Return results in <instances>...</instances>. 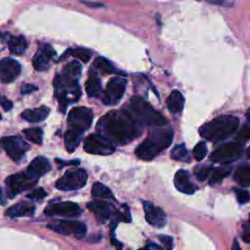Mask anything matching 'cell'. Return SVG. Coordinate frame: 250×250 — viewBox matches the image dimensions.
<instances>
[{
  "instance_id": "ba28073f",
  "label": "cell",
  "mask_w": 250,
  "mask_h": 250,
  "mask_svg": "<svg viewBox=\"0 0 250 250\" xmlns=\"http://www.w3.org/2000/svg\"><path fill=\"white\" fill-rule=\"evenodd\" d=\"M83 147L86 152L97 155H109L115 150L114 144L101 134L88 136L84 141Z\"/></svg>"
},
{
  "instance_id": "f907efd6",
  "label": "cell",
  "mask_w": 250,
  "mask_h": 250,
  "mask_svg": "<svg viewBox=\"0 0 250 250\" xmlns=\"http://www.w3.org/2000/svg\"><path fill=\"white\" fill-rule=\"evenodd\" d=\"M235 248H237V249H239V248H240V247H239V245H237L236 240L234 241V243H233V245H232V249H235Z\"/></svg>"
},
{
  "instance_id": "f35d334b",
  "label": "cell",
  "mask_w": 250,
  "mask_h": 250,
  "mask_svg": "<svg viewBox=\"0 0 250 250\" xmlns=\"http://www.w3.org/2000/svg\"><path fill=\"white\" fill-rule=\"evenodd\" d=\"M47 195V192L42 188H38L33 189L31 192L27 193L26 197L30 198V199H34V200H39L44 198Z\"/></svg>"
},
{
  "instance_id": "2e32d148",
  "label": "cell",
  "mask_w": 250,
  "mask_h": 250,
  "mask_svg": "<svg viewBox=\"0 0 250 250\" xmlns=\"http://www.w3.org/2000/svg\"><path fill=\"white\" fill-rule=\"evenodd\" d=\"M21 64L14 59L4 58L0 62V78L2 83H11L20 75Z\"/></svg>"
},
{
  "instance_id": "4316f807",
  "label": "cell",
  "mask_w": 250,
  "mask_h": 250,
  "mask_svg": "<svg viewBox=\"0 0 250 250\" xmlns=\"http://www.w3.org/2000/svg\"><path fill=\"white\" fill-rule=\"evenodd\" d=\"M93 67L98 69L99 71H101L102 73H104V74H112V73H122V72H119L113 65L112 63L106 60L105 58L104 57H98L95 61H94V63H93ZM124 74V73H122Z\"/></svg>"
},
{
  "instance_id": "d590c367",
  "label": "cell",
  "mask_w": 250,
  "mask_h": 250,
  "mask_svg": "<svg viewBox=\"0 0 250 250\" xmlns=\"http://www.w3.org/2000/svg\"><path fill=\"white\" fill-rule=\"evenodd\" d=\"M207 154V146L205 142H199L193 148V156L197 161L202 160Z\"/></svg>"
},
{
  "instance_id": "74e56055",
  "label": "cell",
  "mask_w": 250,
  "mask_h": 250,
  "mask_svg": "<svg viewBox=\"0 0 250 250\" xmlns=\"http://www.w3.org/2000/svg\"><path fill=\"white\" fill-rule=\"evenodd\" d=\"M250 138V126H246V124L241 128V130L238 132L236 136V141L243 144L244 142L248 141Z\"/></svg>"
},
{
  "instance_id": "30bf717a",
  "label": "cell",
  "mask_w": 250,
  "mask_h": 250,
  "mask_svg": "<svg viewBox=\"0 0 250 250\" xmlns=\"http://www.w3.org/2000/svg\"><path fill=\"white\" fill-rule=\"evenodd\" d=\"M127 81L121 76L112 77L106 84L103 95L102 101L106 105L116 104L123 97L126 90Z\"/></svg>"
},
{
  "instance_id": "4dcf8cb0",
  "label": "cell",
  "mask_w": 250,
  "mask_h": 250,
  "mask_svg": "<svg viewBox=\"0 0 250 250\" xmlns=\"http://www.w3.org/2000/svg\"><path fill=\"white\" fill-rule=\"evenodd\" d=\"M171 157L178 161H184V162L190 161V159L188 157V151L185 144H180V145L175 146L171 151Z\"/></svg>"
},
{
  "instance_id": "5b68a950",
  "label": "cell",
  "mask_w": 250,
  "mask_h": 250,
  "mask_svg": "<svg viewBox=\"0 0 250 250\" xmlns=\"http://www.w3.org/2000/svg\"><path fill=\"white\" fill-rule=\"evenodd\" d=\"M128 110L143 125L162 126L167 124L166 118L141 97L135 96L130 100Z\"/></svg>"
},
{
  "instance_id": "7c38bea8",
  "label": "cell",
  "mask_w": 250,
  "mask_h": 250,
  "mask_svg": "<svg viewBox=\"0 0 250 250\" xmlns=\"http://www.w3.org/2000/svg\"><path fill=\"white\" fill-rule=\"evenodd\" d=\"M1 144L7 154L15 162H20L29 148V145L19 136L4 137Z\"/></svg>"
},
{
  "instance_id": "f1b7e54d",
  "label": "cell",
  "mask_w": 250,
  "mask_h": 250,
  "mask_svg": "<svg viewBox=\"0 0 250 250\" xmlns=\"http://www.w3.org/2000/svg\"><path fill=\"white\" fill-rule=\"evenodd\" d=\"M233 179L241 187H250V165L239 167L235 171Z\"/></svg>"
},
{
  "instance_id": "e575fe53",
  "label": "cell",
  "mask_w": 250,
  "mask_h": 250,
  "mask_svg": "<svg viewBox=\"0 0 250 250\" xmlns=\"http://www.w3.org/2000/svg\"><path fill=\"white\" fill-rule=\"evenodd\" d=\"M81 70H82V66L80 64V62H78L77 61H73L69 63H67L63 68H62V72L66 73L70 76L76 77L78 78L81 74Z\"/></svg>"
},
{
  "instance_id": "ac0fdd59",
  "label": "cell",
  "mask_w": 250,
  "mask_h": 250,
  "mask_svg": "<svg viewBox=\"0 0 250 250\" xmlns=\"http://www.w3.org/2000/svg\"><path fill=\"white\" fill-rule=\"evenodd\" d=\"M87 207L100 223H105L113 211V206L110 203L103 200L90 201L87 204Z\"/></svg>"
},
{
  "instance_id": "cb8c5ba5",
  "label": "cell",
  "mask_w": 250,
  "mask_h": 250,
  "mask_svg": "<svg viewBox=\"0 0 250 250\" xmlns=\"http://www.w3.org/2000/svg\"><path fill=\"white\" fill-rule=\"evenodd\" d=\"M50 112V108L42 105L33 109H26L21 113V117L31 123H36V122H40L43 121Z\"/></svg>"
},
{
  "instance_id": "8d00e7d4",
  "label": "cell",
  "mask_w": 250,
  "mask_h": 250,
  "mask_svg": "<svg viewBox=\"0 0 250 250\" xmlns=\"http://www.w3.org/2000/svg\"><path fill=\"white\" fill-rule=\"evenodd\" d=\"M234 191L236 193L237 201L240 204H244V203H246V202H248L250 200V194H249V192L246 189L236 188V189H234Z\"/></svg>"
},
{
  "instance_id": "d6a6232c",
  "label": "cell",
  "mask_w": 250,
  "mask_h": 250,
  "mask_svg": "<svg viewBox=\"0 0 250 250\" xmlns=\"http://www.w3.org/2000/svg\"><path fill=\"white\" fill-rule=\"evenodd\" d=\"M229 174V169L228 168H214L211 175H210V181L209 184L214 186L220 184L228 175Z\"/></svg>"
},
{
  "instance_id": "f6af8a7d",
  "label": "cell",
  "mask_w": 250,
  "mask_h": 250,
  "mask_svg": "<svg viewBox=\"0 0 250 250\" xmlns=\"http://www.w3.org/2000/svg\"><path fill=\"white\" fill-rule=\"evenodd\" d=\"M145 248H147V249H161V246L156 245V244H147V245L145 246Z\"/></svg>"
},
{
  "instance_id": "484cf974",
  "label": "cell",
  "mask_w": 250,
  "mask_h": 250,
  "mask_svg": "<svg viewBox=\"0 0 250 250\" xmlns=\"http://www.w3.org/2000/svg\"><path fill=\"white\" fill-rule=\"evenodd\" d=\"M8 47H9V51L12 54L20 56L25 52L27 48V42L25 38L21 35L10 36L8 41Z\"/></svg>"
},
{
  "instance_id": "e0dca14e",
  "label": "cell",
  "mask_w": 250,
  "mask_h": 250,
  "mask_svg": "<svg viewBox=\"0 0 250 250\" xmlns=\"http://www.w3.org/2000/svg\"><path fill=\"white\" fill-rule=\"evenodd\" d=\"M144 209L146 220L149 225L155 228H162L165 226L166 214L160 207L154 206L151 202L145 201Z\"/></svg>"
},
{
  "instance_id": "bcb514c9",
  "label": "cell",
  "mask_w": 250,
  "mask_h": 250,
  "mask_svg": "<svg viewBox=\"0 0 250 250\" xmlns=\"http://www.w3.org/2000/svg\"><path fill=\"white\" fill-rule=\"evenodd\" d=\"M210 3L212 4H216V5H224L225 0H208Z\"/></svg>"
},
{
  "instance_id": "52a82bcc",
  "label": "cell",
  "mask_w": 250,
  "mask_h": 250,
  "mask_svg": "<svg viewBox=\"0 0 250 250\" xmlns=\"http://www.w3.org/2000/svg\"><path fill=\"white\" fill-rule=\"evenodd\" d=\"M46 228L62 235H74L82 238L86 234V225L76 220H58L46 225Z\"/></svg>"
},
{
  "instance_id": "277c9868",
  "label": "cell",
  "mask_w": 250,
  "mask_h": 250,
  "mask_svg": "<svg viewBox=\"0 0 250 250\" xmlns=\"http://www.w3.org/2000/svg\"><path fill=\"white\" fill-rule=\"evenodd\" d=\"M55 97L59 101L60 109L63 113L67 105L75 103L81 94L78 78L66 73H58L54 79Z\"/></svg>"
},
{
  "instance_id": "7402d4cb",
  "label": "cell",
  "mask_w": 250,
  "mask_h": 250,
  "mask_svg": "<svg viewBox=\"0 0 250 250\" xmlns=\"http://www.w3.org/2000/svg\"><path fill=\"white\" fill-rule=\"evenodd\" d=\"M83 130L70 128L64 134V146L68 152H73L80 144L83 137Z\"/></svg>"
},
{
  "instance_id": "ab89813d",
  "label": "cell",
  "mask_w": 250,
  "mask_h": 250,
  "mask_svg": "<svg viewBox=\"0 0 250 250\" xmlns=\"http://www.w3.org/2000/svg\"><path fill=\"white\" fill-rule=\"evenodd\" d=\"M213 167H210V166H207V167H202L200 168L197 172H196V177L199 181H205L212 173L213 171Z\"/></svg>"
},
{
  "instance_id": "3957f363",
  "label": "cell",
  "mask_w": 250,
  "mask_h": 250,
  "mask_svg": "<svg viewBox=\"0 0 250 250\" xmlns=\"http://www.w3.org/2000/svg\"><path fill=\"white\" fill-rule=\"evenodd\" d=\"M239 119L233 115H221L203 124L199 135L210 142L217 143L230 137L237 129Z\"/></svg>"
},
{
  "instance_id": "83f0119b",
  "label": "cell",
  "mask_w": 250,
  "mask_h": 250,
  "mask_svg": "<svg viewBox=\"0 0 250 250\" xmlns=\"http://www.w3.org/2000/svg\"><path fill=\"white\" fill-rule=\"evenodd\" d=\"M67 55H70L76 59H78L79 61L83 62H88L92 57V53L90 50L85 49V48H70L67 49L66 52L63 54V56L61 58V60H63Z\"/></svg>"
},
{
  "instance_id": "836d02e7",
  "label": "cell",
  "mask_w": 250,
  "mask_h": 250,
  "mask_svg": "<svg viewBox=\"0 0 250 250\" xmlns=\"http://www.w3.org/2000/svg\"><path fill=\"white\" fill-rule=\"evenodd\" d=\"M114 219L115 220L112 223V227H114L116 224H118V222H125V223L131 222V214H130L129 207L126 204L122 205V208L115 213Z\"/></svg>"
},
{
  "instance_id": "681fc988",
  "label": "cell",
  "mask_w": 250,
  "mask_h": 250,
  "mask_svg": "<svg viewBox=\"0 0 250 250\" xmlns=\"http://www.w3.org/2000/svg\"><path fill=\"white\" fill-rule=\"evenodd\" d=\"M246 156L250 159V146L247 147V149H246Z\"/></svg>"
},
{
  "instance_id": "5bb4252c",
  "label": "cell",
  "mask_w": 250,
  "mask_h": 250,
  "mask_svg": "<svg viewBox=\"0 0 250 250\" xmlns=\"http://www.w3.org/2000/svg\"><path fill=\"white\" fill-rule=\"evenodd\" d=\"M93 122V112L91 108L78 106L72 108L67 116V124L70 128L87 130Z\"/></svg>"
},
{
  "instance_id": "603a6c76",
  "label": "cell",
  "mask_w": 250,
  "mask_h": 250,
  "mask_svg": "<svg viewBox=\"0 0 250 250\" xmlns=\"http://www.w3.org/2000/svg\"><path fill=\"white\" fill-rule=\"evenodd\" d=\"M166 104H167V107L171 113L179 114L184 108L185 98L180 91L174 90L170 93L169 97L167 98Z\"/></svg>"
},
{
  "instance_id": "c3c4849f",
  "label": "cell",
  "mask_w": 250,
  "mask_h": 250,
  "mask_svg": "<svg viewBox=\"0 0 250 250\" xmlns=\"http://www.w3.org/2000/svg\"><path fill=\"white\" fill-rule=\"evenodd\" d=\"M246 118H247V121H248V124L250 126V108L247 110L246 112Z\"/></svg>"
},
{
  "instance_id": "60d3db41",
  "label": "cell",
  "mask_w": 250,
  "mask_h": 250,
  "mask_svg": "<svg viewBox=\"0 0 250 250\" xmlns=\"http://www.w3.org/2000/svg\"><path fill=\"white\" fill-rule=\"evenodd\" d=\"M159 240L166 249H172L173 248V238L171 236H169V235H160Z\"/></svg>"
},
{
  "instance_id": "7dc6e473",
  "label": "cell",
  "mask_w": 250,
  "mask_h": 250,
  "mask_svg": "<svg viewBox=\"0 0 250 250\" xmlns=\"http://www.w3.org/2000/svg\"><path fill=\"white\" fill-rule=\"evenodd\" d=\"M85 5H88V6H92V7H101L103 6L102 4L100 3H90V2H84Z\"/></svg>"
},
{
  "instance_id": "ffe728a7",
  "label": "cell",
  "mask_w": 250,
  "mask_h": 250,
  "mask_svg": "<svg viewBox=\"0 0 250 250\" xmlns=\"http://www.w3.org/2000/svg\"><path fill=\"white\" fill-rule=\"evenodd\" d=\"M174 185L179 191L186 194H191L196 190V186H194L189 180L188 172L184 169H180L176 172Z\"/></svg>"
},
{
  "instance_id": "1f68e13d",
  "label": "cell",
  "mask_w": 250,
  "mask_h": 250,
  "mask_svg": "<svg viewBox=\"0 0 250 250\" xmlns=\"http://www.w3.org/2000/svg\"><path fill=\"white\" fill-rule=\"evenodd\" d=\"M22 133L28 141H30L36 145H40L42 143L43 132L40 128H38V127L27 128V129L22 130Z\"/></svg>"
},
{
  "instance_id": "ee69618b",
  "label": "cell",
  "mask_w": 250,
  "mask_h": 250,
  "mask_svg": "<svg viewBox=\"0 0 250 250\" xmlns=\"http://www.w3.org/2000/svg\"><path fill=\"white\" fill-rule=\"evenodd\" d=\"M242 238L245 242L250 243V226H244L243 227V232H242Z\"/></svg>"
},
{
  "instance_id": "4fadbf2b",
  "label": "cell",
  "mask_w": 250,
  "mask_h": 250,
  "mask_svg": "<svg viewBox=\"0 0 250 250\" xmlns=\"http://www.w3.org/2000/svg\"><path fill=\"white\" fill-rule=\"evenodd\" d=\"M45 215L53 217H64V218H76L81 215L82 210L78 204L71 201L55 202L50 203L44 210Z\"/></svg>"
},
{
  "instance_id": "8fae6325",
  "label": "cell",
  "mask_w": 250,
  "mask_h": 250,
  "mask_svg": "<svg viewBox=\"0 0 250 250\" xmlns=\"http://www.w3.org/2000/svg\"><path fill=\"white\" fill-rule=\"evenodd\" d=\"M242 144L239 142L226 143L216 148L210 155V160L213 162L228 164L241 155Z\"/></svg>"
},
{
  "instance_id": "f546056e",
  "label": "cell",
  "mask_w": 250,
  "mask_h": 250,
  "mask_svg": "<svg viewBox=\"0 0 250 250\" xmlns=\"http://www.w3.org/2000/svg\"><path fill=\"white\" fill-rule=\"evenodd\" d=\"M91 193H92V195L94 197H101V198H104V199L113 198L111 190L107 187H105L104 184H102L100 182H96L93 185Z\"/></svg>"
},
{
  "instance_id": "44dd1931",
  "label": "cell",
  "mask_w": 250,
  "mask_h": 250,
  "mask_svg": "<svg viewBox=\"0 0 250 250\" xmlns=\"http://www.w3.org/2000/svg\"><path fill=\"white\" fill-rule=\"evenodd\" d=\"M35 211V206L31 202L21 201L16 203L9 207L5 215L10 218H19V217H30Z\"/></svg>"
},
{
  "instance_id": "7a4b0ae2",
  "label": "cell",
  "mask_w": 250,
  "mask_h": 250,
  "mask_svg": "<svg viewBox=\"0 0 250 250\" xmlns=\"http://www.w3.org/2000/svg\"><path fill=\"white\" fill-rule=\"evenodd\" d=\"M172 140L173 130L170 127H165V125L155 126V128L150 130L147 138L137 146L135 153L142 160H151L171 145Z\"/></svg>"
},
{
  "instance_id": "d6986e66",
  "label": "cell",
  "mask_w": 250,
  "mask_h": 250,
  "mask_svg": "<svg viewBox=\"0 0 250 250\" xmlns=\"http://www.w3.org/2000/svg\"><path fill=\"white\" fill-rule=\"evenodd\" d=\"M51 170V164L49 160L43 156L35 157L27 166L25 172L34 179H39Z\"/></svg>"
},
{
  "instance_id": "d4e9b609",
  "label": "cell",
  "mask_w": 250,
  "mask_h": 250,
  "mask_svg": "<svg viewBox=\"0 0 250 250\" xmlns=\"http://www.w3.org/2000/svg\"><path fill=\"white\" fill-rule=\"evenodd\" d=\"M102 89L101 79L96 70H93V67L90 68L88 80L85 83V90L89 97H97Z\"/></svg>"
},
{
  "instance_id": "9a60e30c",
  "label": "cell",
  "mask_w": 250,
  "mask_h": 250,
  "mask_svg": "<svg viewBox=\"0 0 250 250\" xmlns=\"http://www.w3.org/2000/svg\"><path fill=\"white\" fill-rule=\"evenodd\" d=\"M55 57L56 52L51 45H41L32 59V65L37 71H45L50 67V62Z\"/></svg>"
},
{
  "instance_id": "8992f818",
  "label": "cell",
  "mask_w": 250,
  "mask_h": 250,
  "mask_svg": "<svg viewBox=\"0 0 250 250\" xmlns=\"http://www.w3.org/2000/svg\"><path fill=\"white\" fill-rule=\"evenodd\" d=\"M87 179L88 174L84 169L67 170L56 182V188L60 190H76L86 185Z\"/></svg>"
},
{
  "instance_id": "6da1fadb",
  "label": "cell",
  "mask_w": 250,
  "mask_h": 250,
  "mask_svg": "<svg viewBox=\"0 0 250 250\" xmlns=\"http://www.w3.org/2000/svg\"><path fill=\"white\" fill-rule=\"evenodd\" d=\"M143 126L128 109L122 108L105 113L96 128L114 145H125L142 135Z\"/></svg>"
},
{
  "instance_id": "9c48e42d",
  "label": "cell",
  "mask_w": 250,
  "mask_h": 250,
  "mask_svg": "<svg viewBox=\"0 0 250 250\" xmlns=\"http://www.w3.org/2000/svg\"><path fill=\"white\" fill-rule=\"evenodd\" d=\"M37 183V179L32 178L26 172H21L9 176L6 179L7 196L13 198L15 195L31 188Z\"/></svg>"
},
{
  "instance_id": "b9f144b4",
  "label": "cell",
  "mask_w": 250,
  "mask_h": 250,
  "mask_svg": "<svg viewBox=\"0 0 250 250\" xmlns=\"http://www.w3.org/2000/svg\"><path fill=\"white\" fill-rule=\"evenodd\" d=\"M37 90V87L35 85H32V84H23L21 88V93L22 95H27V94H30L34 91Z\"/></svg>"
},
{
  "instance_id": "7bdbcfd3",
  "label": "cell",
  "mask_w": 250,
  "mask_h": 250,
  "mask_svg": "<svg viewBox=\"0 0 250 250\" xmlns=\"http://www.w3.org/2000/svg\"><path fill=\"white\" fill-rule=\"evenodd\" d=\"M1 106L5 111H8L13 107V103L10 100H8L7 98H5L4 96H2L1 97Z\"/></svg>"
}]
</instances>
